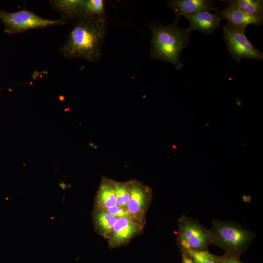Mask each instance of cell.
I'll return each instance as SVG.
<instances>
[{"label": "cell", "instance_id": "1", "mask_svg": "<svg viewBox=\"0 0 263 263\" xmlns=\"http://www.w3.org/2000/svg\"><path fill=\"white\" fill-rule=\"evenodd\" d=\"M107 31L106 15L85 16L75 22L59 52L67 58L97 62L102 57V47Z\"/></svg>", "mask_w": 263, "mask_h": 263}, {"label": "cell", "instance_id": "2", "mask_svg": "<svg viewBox=\"0 0 263 263\" xmlns=\"http://www.w3.org/2000/svg\"><path fill=\"white\" fill-rule=\"evenodd\" d=\"M178 19L166 25L159 22L148 24L152 37L150 39V56L173 64L177 70L183 67L180 56L182 51L190 42L188 29L178 26Z\"/></svg>", "mask_w": 263, "mask_h": 263}, {"label": "cell", "instance_id": "3", "mask_svg": "<svg viewBox=\"0 0 263 263\" xmlns=\"http://www.w3.org/2000/svg\"><path fill=\"white\" fill-rule=\"evenodd\" d=\"M212 244L223 249L225 255L239 258L255 238L253 232L238 223L215 219L210 229Z\"/></svg>", "mask_w": 263, "mask_h": 263}, {"label": "cell", "instance_id": "4", "mask_svg": "<svg viewBox=\"0 0 263 263\" xmlns=\"http://www.w3.org/2000/svg\"><path fill=\"white\" fill-rule=\"evenodd\" d=\"M0 19L2 21L4 32L8 34L20 33L26 31L68 23L61 18L50 19L40 17L26 9L11 12L0 9Z\"/></svg>", "mask_w": 263, "mask_h": 263}, {"label": "cell", "instance_id": "5", "mask_svg": "<svg viewBox=\"0 0 263 263\" xmlns=\"http://www.w3.org/2000/svg\"><path fill=\"white\" fill-rule=\"evenodd\" d=\"M178 223L181 249L206 250L212 244L210 229L206 228L198 221L183 215L178 219Z\"/></svg>", "mask_w": 263, "mask_h": 263}, {"label": "cell", "instance_id": "6", "mask_svg": "<svg viewBox=\"0 0 263 263\" xmlns=\"http://www.w3.org/2000/svg\"><path fill=\"white\" fill-rule=\"evenodd\" d=\"M223 37L231 57L239 62L246 58L263 60V54L256 49L245 35V30L226 23L223 28Z\"/></svg>", "mask_w": 263, "mask_h": 263}, {"label": "cell", "instance_id": "7", "mask_svg": "<svg viewBox=\"0 0 263 263\" xmlns=\"http://www.w3.org/2000/svg\"><path fill=\"white\" fill-rule=\"evenodd\" d=\"M130 199L126 209L132 219L144 225L145 216L152 199L151 189L136 180L128 181Z\"/></svg>", "mask_w": 263, "mask_h": 263}, {"label": "cell", "instance_id": "8", "mask_svg": "<svg viewBox=\"0 0 263 263\" xmlns=\"http://www.w3.org/2000/svg\"><path fill=\"white\" fill-rule=\"evenodd\" d=\"M144 225L131 217L118 218L108 239L109 247L114 248L127 244L141 232Z\"/></svg>", "mask_w": 263, "mask_h": 263}, {"label": "cell", "instance_id": "9", "mask_svg": "<svg viewBox=\"0 0 263 263\" xmlns=\"http://www.w3.org/2000/svg\"><path fill=\"white\" fill-rule=\"evenodd\" d=\"M50 3L66 21L77 20L89 16L87 0H52Z\"/></svg>", "mask_w": 263, "mask_h": 263}, {"label": "cell", "instance_id": "10", "mask_svg": "<svg viewBox=\"0 0 263 263\" xmlns=\"http://www.w3.org/2000/svg\"><path fill=\"white\" fill-rule=\"evenodd\" d=\"M184 17L189 21L187 28L190 32L193 30L206 34H212L220 25L223 18L217 14H212L207 11L194 12L185 15Z\"/></svg>", "mask_w": 263, "mask_h": 263}, {"label": "cell", "instance_id": "11", "mask_svg": "<svg viewBox=\"0 0 263 263\" xmlns=\"http://www.w3.org/2000/svg\"><path fill=\"white\" fill-rule=\"evenodd\" d=\"M167 7L174 13L175 17L179 19L185 15L202 11L218 12L210 0H171L167 1Z\"/></svg>", "mask_w": 263, "mask_h": 263}, {"label": "cell", "instance_id": "12", "mask_svg": "<svg viewBox=\"0 0 263 263\" xmlns=\"http://www.w3.org/2000/svg\"><path fill=\"white\" fill-rule=\"evenodd\" d=\"M217 15L225 19L226 23L243 30H245L249 24L259 26L262 25L263 22V17H256L248 15L230 4L224 10H219Z\"/></svg>", "mask_w": 263, "mask_h": 263}, {"label": "cell", "instance_id": "13", "mask_svg": "<svg viewBox=\"0 0 263 263\" xmlns=\"http://www.w3.org/2000/svg\"><path fill=\"white\" fill-rule=\"evenodd\" d=\"M95 207L105 209L117 205L114 188V180L103 177L95 199Z\"/></svg>", "mask_w": 263, "mask_h": 263}, {"label": "cell", "instance_id": "14", "mask_svg": "<svg viewBox=\"0 0 263 263\" xmlns=\"http://www.w3.org/2000/svg\"><path fill=\"white\" fill-rule=\"evenodd\" d=\"M118 218L114 217L102 209L94 207L93 213V220L96 232L105 239H108L112 229Z\"/></svg>", "mask_w": 263, "mask_h": 263}, {"label": "cell", "instance_id": "15", "mask_svg": "<svg viewBox=\"0 0 263 263\" xmlns=\"http://www.w3.org/2000/svg\"><path fill=\"white\" fill-rule=\"evenodd\" d=\"M246 14L256 17L263 16V0H226Z\"/></svg>", "mask_w": 263, "mask_h": 263}, {"label": "cell", "instance_id": "16", "mask_svg": "<svg viewBox=\"0 0 263 263\" xmlns=\"http://www.w3.org/2000/svg\"><path fill=\"white\" fill-rule=\"evenodd\" d=\"M181 252L187 255L193 263H219L220 256L210 253L207 250H193L190 249H181Z\"/></svg>", "mask_w": 263, "mask_h": 263}, {"label": "cell", "instance_id": "17", "mask_svg": "<svg viewBox=\"0 0 263 263\" xmlns=\"http://www.w3.org/2000/svg\"><path fill=\"white\" fill-rule=\"evenodd\" d=\"M114 188L117 205L126 209L130 199L128 181L121 182L114 181Z\"/></svg>", "mask_w": 263, "mask_h": 263}, {"label": "cell", "instance_id": "18", "mask_svg": "<svg viewBox=\"0 0 263 263\" xmlns=\"http://www.w3.org/2000/svg\"><path fill=\"white\" fill-rule=\"evenodd\" d=\"M87 7L89 15H106L104 1L102 0H87Z\"/></svg>", "mask_w": 263, "mask_h": 263}, {"label": "cell", "instance_id": "19", "mask_svg": "<svg viewBox=\"0 0 263 263\" xmlns=\"http://www.w3.org/2000/svg\"><path fill=\"white\" fill-rule=\"evenodd\" d=\"M103 210L106 211L109 214L117 217V218L121 217H131L126 208L118 205Z\"/></svg>", "mask_w": 263, "mask_h": 263}, {"label": "cell", "instance_id": "20", "mask_svg": "<svg viewBox=\"0 0 263 263\" xmlns=\"http://www.w3.org/2000/svg\"><path fill=\"white\" fill-rule=\"evenodd\" d=\"M219 263H244L239 258L226 255L220 256Z\"/></svg>", "mask_w": 263, "mask_h": 263}, {"label": "cell", "instance_id": "21", "mask_svg": "<svg viewBox=\"0 0 263 263\" xmlns=\"http://www.w3.org/2000/svg\"><path fill=\"white\" fill-rule=\"evenodd\" d=\"M182 263H193L191 260L185 254L181 252Z\"/></svg>", "mask_w": 263, "mask_h": 263}]
</instances>
